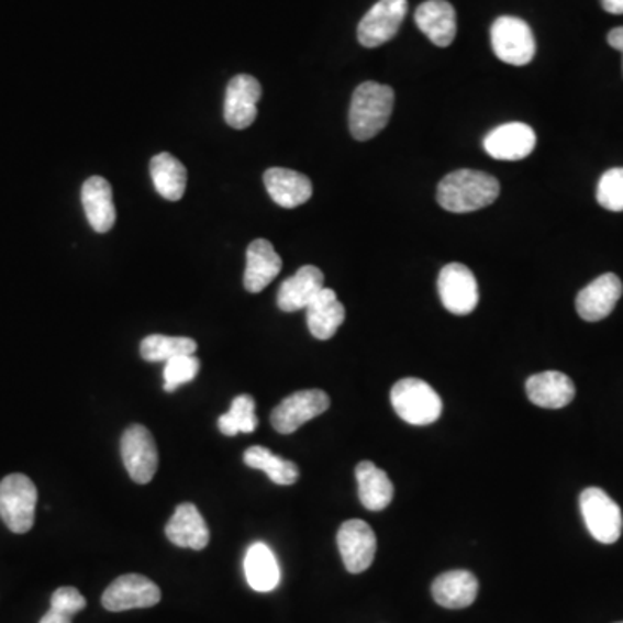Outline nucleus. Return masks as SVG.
<instances>
[{
	"mask_svg": "<svg viewBox=\"0 0 623 623\" xmlns=\"http://www.w3.org/2000/svg\"><path fill=\"white\" fill-rule=\"evenodd\" d=\"M198 343L183 336L152 334L141 342V357L147 363H168L180 355H194Z\"/></svg>",
	"mask_w": 623,
	"mask_h": 623,
	"instance_id": "nucleus-29",
	"label": "nucleus"
},
{
	"mask_svg": "<svg viewBox=\"0 0 623 623\" xmlns=\"http://www.w3.org/2000/svg\"><path fill=\"white\" fill-rule=\"evenodd\" d=\"M408 0H379L367 11L357 29V38L367 49H375L396 37L408 14Z\"/></svg>",
	"mask_w": 623,
	"mask_h": 623,
	"instance_id": "nucleus-9",
	"label": "nucleus"
},
{
	"mask_svg": "<svg viewBox=\"0 0 623 623\" xmlns=\"http://www.w3.org/2000/svg\"><path fill=\"white\" fill-rule=\"evenodd\" d=\"M622 293L623 285L620 277L611 272L603 274L577 294L575 307L583 321H603L615 310Z\"/></svg>",
	"mask_w": 623,
	"mask_h": 623,
	"instance_id": "nucleus-15",
	"label": "nucleus"
},
{
	"mask_svg": "<svg viewBox=\"0 0 623 623\" xmlns=\"http://www.w3.org/2000/svg\"><path fill=\"white\" fill-rule=\"evenodd\" d=\"M331 399L326 391L300 390L294 391L293 396L286 397L270 414V424L277 433L290 435L297 432L300 426L314 420L322 412L330 409Z\"/></svg>",
	"mask_w": 623,
	"mask_h": 623,
	"instance_id": "nucleus-7",
	"label": "nucleus"
},
{
	"mask_svg": "<svg viewBox=\"0 0 623 623\" xmlns=\"http://www.w3.org/2000/svg\"><path fill=\"white\" fill-rule=\"evenodd\" d=\"M526 396L538 408L563 409L575 399V385L563 372H538L526 379Z\"/></svg>",
	"mask_w": 623,
	"mask_h": 623,
	"instance_id": "nucleus-22",
	"label": "nucleus"
},
{
	"mask_svg": "<svg viewBox=\"0 0 623 623\" xmlns=\"http://www.w3.org/2000/svg\"><path fill=\"white\" fill-rule=\"evenodd\" d=\"M305 310L310 333L322 342L333 338L345 322V307L330 288H322Z\"/></svg>",
	"mask_w": 623,
	"mask_h": 623,
	"instance_id": "nucleus-24",
	"label": "nucleus"
},
{
	"mask_svg": "<svg viewBox=\"0 0 623 623\" xmlns=\"http://www.w3.org/2000/svg\"><path fill=\"white\" fill-rule=\"evenodd\" d=\"M324 288V274L315 265H303L294 276L286 279L277 293V307L282 312H298L307 309L310 302Z\"/></svg>",
	"mask_w": 623,
	"mask_h": 623,
	"instance_id": "nucleus-18",
	"label": "nucleus"
},
{
	"mask_svg": "<svg viewBox=\"0 0 623 623\" xmlns=\"http://www.w3.org/2000/svg\"><path fill=\"white\" fill-rule=\"evenodd\" d=\"M390 397L400 420L414 426L435 423L444 411L441 396L423 379H400L391 388Z\"/></svg>",
	"mask_w": 623,
	"mask_h": 623,
	"instance_id": "nucleus-3",
	"label": "nucleus"
},
{
	"mask_svg": "<svg viewBox=\"0 0 623 623\" xmlns=\"http://www.w3.org/2000/svg\"><path fill=\"white\" fill-rule=\"evenodd\" d=\"M438 293L445 309L454 315H468L477 309L480 293L475 274L466 265H445L438 276Z\"/></svg>",
	"mask_w": 623,
	"mask_h": 623,
	"instance_id": "nucleus-10",
	"label": "nucleus"
},
{
	"mask_svg": "<svg viewBox=\"0 0 623 623\" xmlns=\"http://www.w3.org/2000/svg\"><path fill=\"white\" fill-rule=\"evenodd\" d=\"M82 204L87 221L96 233H110L116 221V210L113 204V189L104 177H90L84 182Z\"/></svg>",
	"mask_w": 623,
	"mask_h": 623,
	"instance_id": "nucleus-20",
	"label": "nucleus"
},
{
	"mask_svg": "<svg viewBox=\"0 0 623 623\" xmlns=\"http://www.w3.org/2000/svg\"><path fill=\"white\" fill-rule=\"evenodd\" d=\"M264 183L274 203L282 208L302 207L314 192L309 177L290 168H269L265 171Z\"/></svg>",
	"mask_w": 623,
	"mask_h": 623,
	"instance_id": "nucleus-19",
	"label": "nucleus"
},
{
	"mask_svg": "<svg viewBox=\"0 0 623 623\" xmlns=\"http://www.w3.org/2000/svg\"><path fill=\"white\" fill-rule=\"evenodd\" d=\"M200 359L194 355H180L168 360L164 371L165 391L174 393L182 385L191 383L200 372Z\"/></svg>",
	"mask_w": 623,
	"mask_h": 623,
	"instance_id": "nucleus-31",
	"label": "nucleus"
},
{
	"mask_svg": "<svg viewBox=\"0 0 623 623\" xmlns=\"http://www.w3.org/2000/svg\"><path fill=\"white\" fill-rule=\"evenodd\" d=\"M282 260L267 240H255L246 249L245 288L260 293L281 272Z\"/></svg>",
	"mask_w": 623,
	"mask_h": 623,
	"instance_id": "nucleus-21",
	"label": "nucleus"
},
{
	"mask_svg": "<svg viewBox=\"0 0 623 623\" xmlns=\"http://www.w3.org/2000/svg\"><path fill=\"white\" fill-rule=\"evenodd\" d=\"M414 21L418 29L438 47H448L456 38V11L447 0H426L415 9Z\"/></svg>",
	"mask_w": 623,
	"mask_h": 623,
	"instance_id": "nucleus-16",
	"label": "nucleus"
},
{
	"mask_svg": "<svg viewBox=\"0 0 623 623\" xmlns=\"http://www.w3.org/2000/svg\"><path fill=\"white\" fill-rule=\"evenodd\" d=\"M340 554H342L343 565L351 574H363L371 567L375 561L376 534L371 526L363 520H348L340 526L338 535Z\"/></svg>",
	"mask_w": 623,
	"mask_h": 623,
	"instance_id": "nucleus-12",
	"label": "nucleus"
},
{
	"mask_svg": "<svg viewBox=\"0 0 623 623\" xmlns=\"http://www.w3.org/2000/svg\"><path fill=\"white\" fill-rule=\"evenodd\" d=\"M493 54L505 65L525 66L535 57L534 32L526 21L514 16H501L490 29Z\"/></svg>",
	"mask_w": 623,
	"mask_h": 623,
	"instance_id": "nucleus-5",
	"label": "nucleus"
},
{
	"mask_svg": "<svg viewBox=\"0 0 623 623\" xmlns=\"http://www.w3.org/2000/svg\"><path fill=\"white\" fill-rule=\"evenodd\" d=\"M608 44H610L613 49L620 51V53L623 54V26L613 29L608 33Z\"/></svg>",
	"mask_w": 623,
	"mask_h": 623,
	"instance_id": "nucleus-35",
	"label": "nucleus"
},
{
	"mask_svg": "<svg viewBox=\"0 0 623 623\" xmlns=\"http://www.w3.org/2000/svg\"><path fill=\"white\" fill-rule=\"evenodd\" d=\"M501 183L485 171L457 170L441 180L436 201L453 213L477 212L498 200Z\"/></svg>",
	"mask_w": 623,
	"mask_h": 623,
	"instance_id": "nucleus-1",
	"label": "nucleus"
},
{
	"mask_svg": "<svg viewBox=\"0 0 623 623\" xmlns=\"http://www.w3.org/2000/svg\"><path fill=\"white\" fill-rule=\"evenodd\" d=\"M396 92L383 84L364 82L352 96L348 123L355 141H369L390 122Z\"/></svg>",
	"mask_w": 623,
	"mask_h": 623,
	"instance_id": "nucleus-2",
	"label": "nucleus"
},
{
	"mask_svg": "<svg viewBox=\"0 0 623 623\" xmlns=\"http://www.w3.org/2000/svg\"><path fill=\"white\" fill-rule=\"evenodd\" d=\"M37 501V487L26 475L13 472L0 481V518L14 534L32 530Z\"/></svg>",
	"mask_w": 623,
	"mask_h": 623,
	"instance_id": "nucleus-4",
	"label": "nucleus"
},
{
	"mask_svg": "<svg viewBox=\"0 0 623 623\" xmlns=\"http://www.w3.org/2000/svg\"><path fill=\"white\" fill-rule=\"evenodd\" d=\"M432 594L436 604L448 610H463L475 603L478 596V579L471 571H445L433 580Z\"/></svg>",
	"mask_w": 623,
	"mask_h": 623,
	"instance_id": "nucleus-23",
	"label": "nucleus"
},
{
	"mask_svg": "<svg viewBox=\"0 0 623 623\" xmlns=\"http://www.w3.org/2000/svg\"><path fill=\"white\" fill-rule=\"evenodd\" d=\"M165 534L171 544L186 549L203 550L210 542L207 522L201 516L200 510L191 502L177 505L176 513L165 526Z\"/></svg>",
	"mask_w": 623,
	"mask_h": 623,
	"instance_id": "nucleus-17",
	"label": "nucleus"
},
{
	"mask_svg": "<svg viewBox=\"0 0 623 623\" xmlns=\"http://www.w3.org/2000/svg\"><path fill=\"white\" fill-rule=\"evenodd\" d=\"M102 607L108 611L137 610V608H152L162 601V591L153 580L143 575H122L110 583L102 594Z\"/></svg>",
	"mask_w": 623,
	"mask_h": 623,
	"instance_id": "nucleus-11",
	"label": "nucleus"
},
{
	"mask_svg": "<svg viewBox=\"0 0 623 623\" xmlns=\"http://www.w3.org/2000/svg\"><path fill=\"white\" fill-rule=\"evenodd\" d=\"M262 86L252 75H237L227 86L224 102V119L229 126L243 131L257 120Z\"/></svg>",
	"mask_w": 623,
	"mask_h": 623,
	"instance_id": "nucleus-13",
	"label": "nucleus"
},
{
	"mask_svg": "<svg viewBox=\"0 0 623 623\" xmlns=\"http://www.w3.org/2000/svg\"><path fill=\"white\" fill-rule=\"evenodd\" d=\"M598 203L610 212H623V168H611L599 179Z\"/></svg>",
	"mask_w": 623,
	"mask_h": 623,
	"instance_id": "nucleus-32",
	"label": "nucleus"
},
{
	"mask_svg": "<svg viewBox=\"0 0 623 623\" xmlns=\"http://www.w3.org/2000/svg\"><path fill=\"white\" fill-rule=\"evenodd\" d=\"M537 144L534 129L526 123L513 122L493 129L483 138L485 152L501 162H520L532 155Z\"/></svg>",
	"mask_w": 623,
	"mask_h": 623,
	"instance_id": "nucleus-14",
	"label": "nucleus"
},
{
	"mask_svg": "<svg viewBox=\"0 0 623 623\" xmlns=\"http://www.w3.org/2000/svg\"><path fill=\"white\" fill-rule=\"evenodd\" d=\"M580 511L592 537L601 544H615L622 535L623 516L620 505L598 487L580 493Z\"/></svg>",
	"mask_w": 623,
	"mask_h": 623,
	"instance_id": "nucleus-6",
	"label": "nucleus"
},
{
	"mask_svg": "<svg viewBox=\"0 0 623 623\" xmlns=\"http://www.w3.org/2000/svg\"><path fill=\"white\" fill-rule=\"evenodd\" d=\"M243 460H245L246 466L260 469L274 483L282 485V487L293 485L300 478V469L293 460L277 456V454L270 453L269 448L260 447V445L249 447Z\"/></svg>",
	"mask_w": 623,
	"mask_h": 623,
	"instance_id": "nucleus-28",
	"label": "nucleus"
},
{
	"mask_svg": "<svg viewBox=\"0 0 623 623\" xmlns=\"http://www.w3.org/2000/svg\"><path fill=\"white\" fill-rule=\"evenodd\" d=\"M355 477L359 483V498L364 508L369 511H383L393 499V483L383 469H379L371 460H363L355 468Z\"/></svg>",
	"mask_w": 623,
	"mask_h": 623,
	"instance_id": "nucleus-25",
	"label": "nucleus"
},
{
	"mask_svg": "<svg viewBox=\"0 0 623 623\" xmlns=\"http://www.w3.org/2000/svg\"><path fill=\"white\" fill-rule=\"evenodd\" d=\"M245 574L249 587L257 592L274 591L281 579L276 556L262 542L253 544L246 553Z\"/></svg>",
	"mask_w": 623,
	"mask_h": 623,
	"instance_id": "nucleus-27",
	"label": "nucleus"
},
{
	"mask_svg": "<svg viewBox=\"0 0 623 623\" xmlns=\"http://www.w3.org/2000/svg\"><path fill=\"white\" fill-rule=\"evenodd\" d=\"M41 623H71V616L51 608V610L42 616Z\"/></svg>",
	"mask_w": 623,
	"mask_h": 623,
	"instance_id": "nucleus-34",
	"label": "nucleus"
},
{
	"mask_svg": "<svg viewBox=\"0 0 623 623\" xmlns=\"http://www.w3.org/2000/svg\"><path fill=\"white\" fill-rule=\"evenodd\" d=\"M258 418L255 412V399L252 396H240L231 403V409L219 418V430L225 436L237 433H253L257 430Z\"/></svg>",
	"mask_w": 623,
	"mask_h": 623,
	"instance_id": "nucleus-30",
	"label": "nucleus"
},
{
	"mask_svg": "<svg viewBox=\"0 0 623 623\" xmlns=\"http://www.w3.org/2000/svg\"><path fill=\"white\" fill-rule=\"evenodd\" d=\"M122 459L132 480L146 485L158 471V448L152 432L143 424H132L122 436Z\"/></svg>",
	"mask_w": 623,
	"mask_h": 623,
	"instance_id": "nucleus-8",
	"label": "nucleus"
},
{
	"mask_svg": "<svg viewBox=\"0 0 623 623\" xmlns=\"http://www.w3.org/2000/svg\"><path fill=\"white\" fill-rule=\"evenodd\" d=\"M616 623H623V622H616Z\"/></svg>",
	"mask_w": 623,
	"mask_h": 623,
	"instance_id": "nucleus-37",
	"label": "nucleus"
},
{
	"mask_svg": "<svg viewBox=\"0 0 623 623\" xmlns=\"http://www.w3.org/2000/svg\"><path fill=\"white\" fill-rule=\"evenodd\" d=\"M149 171L159 196H164L168 201L182 200L188 186V170L176 156H171L170 153H159L152 159Z\"/></svg>",
	"mask_w": 623,
	"mask_h": 623,
	"instance_id": "nucleus-26",
	"label": "nucleus"
},
{
	"mask_svg": "<svg viewBox=\"0 0 623 623\" xmlns=\"http://www.w3.org/2000/svg\"><path fill=\"white\" fill-rule=\"evenodd\" d=\"M604 11L610 14H623V0H601Z\"/></svg>",
	"mask_w": 623,
	"mask_h": 623,
	"instance_id": "nucleus-36",
	"label": "nucleus"
},
{
	"mask_svg": "<svg viewBox=\"0 0 623 623\" xmlns=\"http://www.w3.org/2000/svg\"><path fill=\"white\" fill-rule=\"evenodd\" d=\"M87 607L86 598L82 592L75 587H59L51 598V608L62 611L66 615L75 616Z\"/></svg>",
	"mask_w": 623,
	"mask_h": 623,
	"instance_id": "nucleus-33",
	"label": "nucleus"
}]
</instances>
